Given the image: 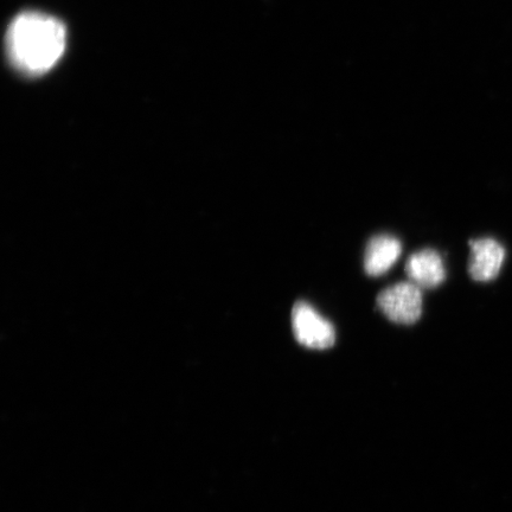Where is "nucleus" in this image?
<instances>
[{
    "mask_svg": "<svg viewBox=\"0 0 512 512\" xmlns=\"http://www.w3.org/2000/svg\"><path fill=\"white\" fill-rule=\"evenodd\" d=\"M64 25L41 12H24L10 24L6 50L12 66L19 72L38 76L49 72L66 49Z\"/></svg>",
    "mask_w": 512,
    "mask_h": 512,
    "instance_id": "nucleus-1",
    "label": "nucleus"
},
{
    "mask_svg": "<svg viewBox=\"0 0 512 512\" xmlns=\"http://www.w3.org/2000/svg\"><path fill=\"white\" fill-rule=\"evenodd\" d=\"M377 307L390 322L411 325L422 315L421 288L413 283H400L380 292Z\"/></svg>",
    "mask_w": 512,
    "mask_h": 512,
    "instance_id": "nucleus-2",
    "label": "nucleus"
},
{
    "mask_svg": "<svg viewBox=\"0 0 512 512\" xmlns=\"http://www.w3.org/2000/svg\"><path fill=\"white\" fill-rule=\"evenodd\" d=\"M294 337L304 347L325 350L334 347L336 331L329 320L324 319L312 306L297 302L292 310Z\"/></svg>",
    "mask_w": 512,
    "mask_h": 512,
    "instance_id": "nucleus-3",
    "label": "nucleus"
},
{
    "mask_svg": "<svg viewBox=\"0 0 512 512\" xmlns=\"http://www.w3.org/2000/svg\"><path fill=\"white\" fill-rule=\"evenodd\" d=\"M470 277L479 283H489L498 277L505 260V249L494 239L470 241Z\"/></svg>",
    "mask_w": 512,
    "mask_h": 512,
    "instance_id": "nucleus-4",
    "label": "nucleus"
},
{
    "mask_svg": "<svg viewBox=\"0 0 512 512\" xmlns=\"http://www.w3.org/2000/svg\"><path fill=\"white\" fill-rule=\"evenodd\" d=\"M406 274L411 283L426 290L439 286L446 278L443 259L433 249L411 255L407 260Z\"/></svg>",
    "mask_w": 512,
    "mask_h": 512,
    "instance_id": "nucleus-5",
    "label": "nucleus"
},
{
    "mask_svg": "<svg viewBox=\"0 0 512 512\" xmlns=\"http://www.w3.org/2000/svg\"><path fill=\"white\" fill-rule=\"evenodd\" d=\"M402 252L401 242L392 235L381 234L370 239L364 252V271L370 277H380L389 271Z\"/></svg>",
    "mask_w": 512,
    "mask_h": 512,
    "instance_id": "nucleus-6",
    "label": "nucleus"
}]
</instances>
